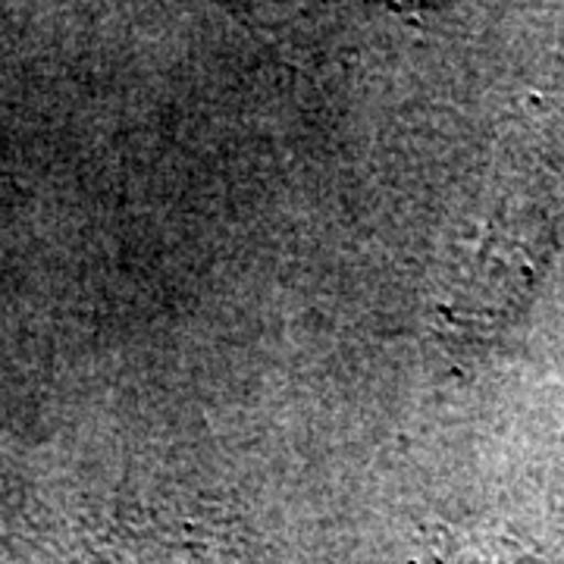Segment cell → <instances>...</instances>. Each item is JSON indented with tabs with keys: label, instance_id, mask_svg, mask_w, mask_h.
I'll return each instance as SVG.
<instances>
[{
	"label": "cell",
	"instance_id": "1",
	"mask_svg": "<svg viewBox=\"0 0 564 564\" xmlns=\"http://www.w3.org/2000/svg\"><path fill=\"white\" fill-rule=\"evenodd\" d=\"M88 564H242V555L214 521L141 511L107 527Z\"/></svg>",
	"mask_w": 564,
	"mask_h": 564
},
{
	"label": "cell",
	"instance_id": "2",
	"mask_svg": "<svg viewBox=\"0 0 564 564\" xmlns=\"http://www.w3.org/2000/svg\"><path fill=\"white\" fill-rule=\"evenodd\" d=\"M521 549L496 540H464L436 549L433 564H521Z\"/></svg>",
	"mask_w": 564,
	"mask_h": 564
}]
</instances>
